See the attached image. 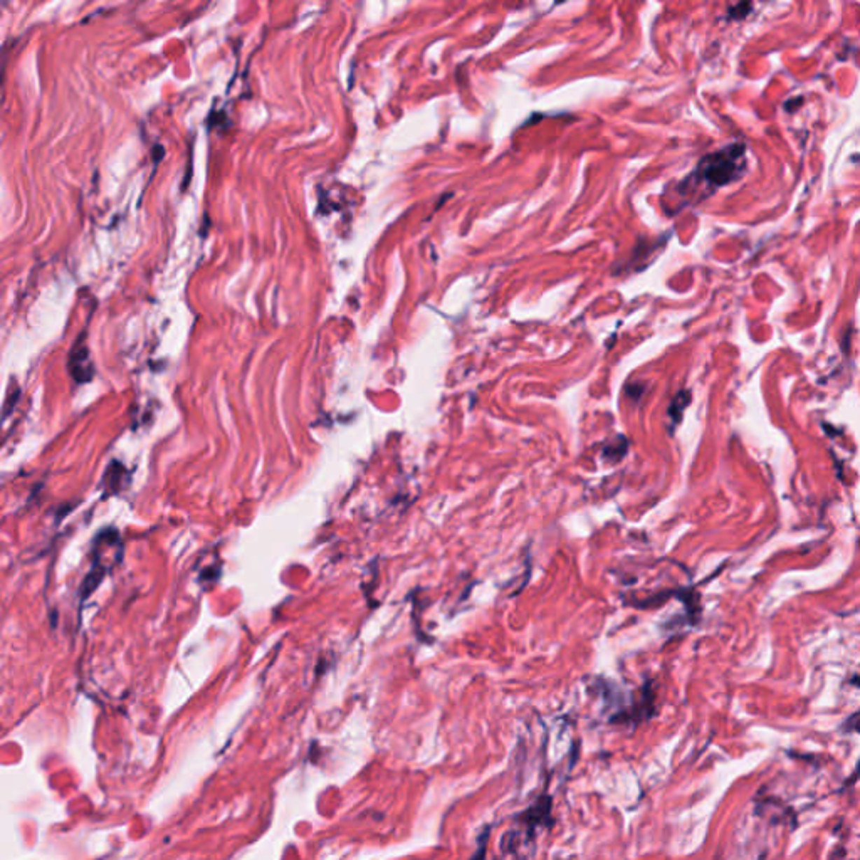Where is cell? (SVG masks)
Listing matches in <instances>:
<instances>
[{"mask_svg": "<svg viewBox=\"0 0 860 860\" xmlns=\"http://www.w3.org/2000/svg\"><path fill=\"white\" fill-rule=\"evenodd\" d=\"M744 168V146L735 145L728 148L716 151L709 157L702 158L698 170L694 172L691 180L706 183L707 187H721L740 176Z\"/></svg>", "mask_w": 860, "mask_h": 860, "instance_id": "obj_1", "label": "cell"}]
</instances>
